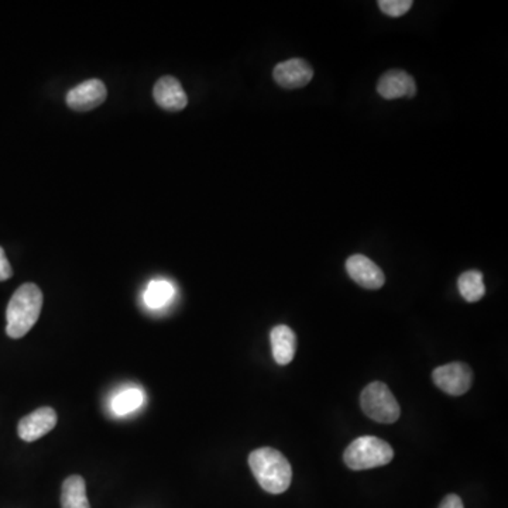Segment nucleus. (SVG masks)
I'll return each mask as SVG.
<instances>
[{
	"label": "nucleus",
	"instance_id": "obj_3",
	"mask_svg": "<svg viewBox=\"0 0 508 508\" xmlns=\"http://www.w3.org/2000/svg\"><path fill=\"white\" fill-rule=\"evenodd\" d=\"M395 457V450L386 441L376 436H360L353 441L345 453L343 460L352 471H367L373 467L390 464Z\"/></svg>",
	"mask_w": 508,
	"mask_h": 508
},
{
	"label": "nucleus",
	"instance_id": "obj_15",
	"mask_svg": "<svg viewBox=\"0 0 508 508\" xmlns=\"http://www.w3.org/2000/svg\"><path fill=\"white\" fill-rule=\"evenodd\" d=\"M145 404V393L137 387H129L119 391L112 398L111 407L116 415H128L137 411Z\"/></svg>",
	"mask_w": 508,
	"mask_h": 508
},
{
	"label": "nucleus",
	"instance_id": "obj_4",
	"mask_svg": "<svg viewBox=\"0 0 508 508\" xmlns=\"http://www.w3.org/2000/svg\"><path fill=\"white\" fill-rule=\"evenodd\" d=\"M360 404L369 418L380 424H393L400 418L402 412L390 388L381 381H374L364 388Z\"/></svg>",
	"mask_w": 508,
	"mask_h": 508
},
{
	"label": "nucleus",
	"instance_id": "obj_18",
	"mask_svg": "<svg viewBox=\"0 0 508 508\" xmlns=\"http://www.w3.org/2000/svg\"><path fill=\"white\" fill-rule=\"evenodd\" d=\"M440 508H465L462 498L457 495L446 496L441 503Z\"/></svg>",
	"mask_w": 508,
	"mask_h": 508
},
{
	"label": "nucleus",
	"instance_id": "obj_17",
	"mask_svg": "<svg viewBox=\"0 0 508 508\" xmlns=\"http://www.w3.org/2000/svg\"><path fill=\"white\" fill-rule=\"evenodd\" d=\"M381 12L390 18H402L411 9V0H380L379 2Z\"/></svg>",
	"mask_w": 508,
	"mask_h": 508
},
{
	"label": "nucleus",
	"instance_id": "obj_1",
	"mask_svg": "<svg viewBox=\"0 0 508 508\" xmlns=\"http://www.w3.org/2000/svg\"><path fill=\"white\" fill-rule=\"evenodd\" d=\"M249 466L263 490L270 495H281L290 488L293 469L283 453L273 448H259L249 457Z\"/></svg>",
	"mask_w": 508,
	"mask_h": 508
},
{
	"label": "nucleus",
	"instance_id": "obj_5",
	"mask_svg": "<svg viewBox=\"0 0 508 508\" xmlns=\"http://www.w3.org/2000/svg\"><path fill=\"white\" fill-rule=\"evenodd\" d=\"M434 383L449 395H464L473 380L471 367L465 363H450L436 367L433 373Z\"/></svg>",
	"mask_w": 508,
	"mask_h": 508
},
{
	"label": "nucleus",
	"instance_id": "obj_2",
	"mask_svg": "<svg viewBox=\"0 0 508 508\" xmlns=\"http://www.w3.org/2000/svg\"><path fill=\"white\" fill-rule=\"evenodd\" d=\"M43 308V293L35 284H23L11 298L6 309V333L13 339L27 335Z\"/></svg>",
	"mask_w": 508,
	"mask_h": 508
},
{
	"label": "nucleus",
	"instance_id": "obj_11",
	"mask_svg": "<svg viewBox=\"0 0 508 508\" xmlns=\"http://www.w3.org/2000/svg\"><path fill=\"white\" fill-rule=\"evenodd\" d=\"M156 104L166 111H183L188 105V97L181 87L180 81L174 76H163L157 81L152 90Z\"/></svg>",
	"mask_w": 508,
	"mask_h": 508
},
{
	"label": "nucleus",
	"instance_id": "obj_20",
	"mask_svg": "<svg viewBox=\"0 0 508 508\" xmlns=\"http://www.w3.org/2000/svg\"><path fill=\"white\" fill-rule=\"evenodd\" d=\"M4 247H0V259H4Z\"/></svg>",
	"mask_w": 508,
	"mask_h": 508
},
{
	"label": "nucleus",
	"instance_id": "obj_13",
	"mask_svg": "<svg viewBox=\"0 0 508 508\" xmlns=\"http://www.w3.org/2000/svg\"><path fill=\"white\" fill-rule=\"evenodd\" d=\"M63 508H90L87 497V486L81 476L66 477L61 493Z\"/></svg>",
	"mask_w": 508,
	"mask_h": 508
},
{
	"label": "nucleus",
	"instance_id": "obj_7",
	"mask_svg": "<svg viewBox=\"0 0 508 508\" xmlns=\"http://www.w3.org/2000/svg\"><path fill=\"white\" fill-rule=\"evenodd\" d=\"M106 87L102 81H85L69 90L66 94V105L74 111H92L106 101Z\"/></svg>",
	"mask_w": 508,
	"mask_h": 508
},
{
	"label": "nucleus",
	"instance_id": "obj_10",
	"mask_svg": "<svg viewBox=\"0 0 508 508\" xmlns=\"http://www.w3.org/2000/svg\"><path fill=\"white\" fill-rule=\"evenodd\" d=\"M377 92L387 101L398 98H412L417 94V85L410 74L402 69H391L377 83Z\"/></svg>",
	"mask_w": 508,
	"mask_h": 508
},
{
	"label": "nucleus",
	"instance_id": "obj_14",
	"mask_svg": "<svg viewBox=\"0 0 508 508\" xmlns=\"http://www.w3.org/2000/svg\"><path fill=\"white\" fill-rule=\"evenodd\" d=\"M176 294V288L173 284L167 280H152L150 281L149 285L145 288V304L152 309H160V308L166 307L168 302Z\"/></svg>",
	"mask_w": 508,
	"mask_h": 508
},
{
	"label": "nucleus",
	"instance_id": "obj_12",
	"mask_svg": "<svg viewBox=\"0 0 508 508\" xmlns=\"http://www.w3.org/2000/svg\"><path fill=\"white\" fill-rule=\"evenodd\" d=\"M271 350L276 363L280 366L291 363L297 352V336L287 325H278L270 333Z\"/></svg>",
	"mask_w": 508,
	"mask_h": 508
},
{
	"label": "nucleus",
	"instance_id": "obj_6",
	"mask_svg": "<svg viewBox=\"0 0 508 508\" xmlns=\"http://www.w3.org/2000/svg\"><path fill=\"white\" fill-rule=\"evenodd\" d=\"M346 271L355 283L367 290H379L386 283L383 270L363 254H353L346 262Z\"/></svg>",
	"mask_w": 508,
	"mask_h": 508
},
{
	"label": "nucleus",
	"instance_id": "obj_9",
	"mask_svg": "<svg viewBox=\"0 0 508 508\" xmlns=\"http://www.w3.org/2000/svg\"><path fill=\"white\" fill-rule=\"evenodd\" d=\"M57 419V412L51 407L38 408L19 422V436L26 442H35L56 428Z\"/></svg>",
	"mask_w": 508,
	"mask_h": 508
},
{
	"label": "nucleus",
	"instance_id": "obj_16",
	"mask_svg": "<svg viewBox=\"0 0 508 508\" xmlns=\"http://www.w3.org/2000/svg\"><path fill=\"white\" fill-rule=\"evenodd\" d=\"M457 287L462 297L467 302L481 301L486 294V287L483 283V274L481 271L471 270L462 274L457 280Z\"/></svg>",
	"mask_w": 508,
	"mask_h": 508
},
{
	"label": "nucleus",
	"instance_id": "obj_8",
	"mask_svg": "<svg viewBox=\"0 0 508 508\" xmlns=\"http://www.w3.org/2000/svg\"><path fill=\"white\" fill-rule=\"evenodd\" d=\"M273 78L281 88L297 90L311 82L314 69L305 59H288L274 66Z\"/></svg>",
	"mask_w": 508,
	"mask_h": 508
},
{
	"label": "nucleus",
	"instance_id": "obj_19",
	"mask_svg": "<svg viewBox=\"0 0 508 508\" xmlns=\"http://www.w3.org/2000/svg\"><path fill=\"white\" fill-rule=\"evenodd\" d=\"M12 274H13V270H12L11 263H9V260L6 257L4 259H0V281H6L11 278Z\"/></svg>",
	"mask_w": 508,
	"mask_h": 508
}]
</instances>
